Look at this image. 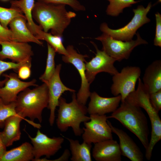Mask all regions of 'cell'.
<instances>
[{"instance_id": "d6986e66", "label": "cell", "mask_w": 161, "mask_h": 161, "mask_svg": "<svg viewBox=\"0 0 161 161\" xmlns=\"http://www.w3.org/2000/svg\"><path fill=\"white\" fill-rule=\"evenodd\" d=\"M92 156L97 161H121L122 160L119 143L113 139L94 144Z\"/></svg>"}, {"instance_id": "52a82bcc", "label": "cell", "mask_w": 161, "mask_h": 161, "mask_svg": "<svg viewBox=\"0 0 161 161\" xmlns=\"http://www.w3.org/2000/svg\"><path fill=\"white\" fill-rule=\"evenodd\" d=\"M136 35L137 38L136 40L128 41L115 39L104 33L95 39L102 43L103 50L116 61L120 62L128 59L133 50L137 46L148 44L147 42L143 39L138 32Z\"/></svg>"}, {"instance_id": "6da1fadb", "label": "cell", "mask_w": 161, "mask_h": 161, "mask_svg": "<svg viewBox=\"0 0 161 161\" xmlns=\"http://www.w3.org/2000/svg\"><path fill=\"white\" fill-rule=\"evenodd\" d=\"M65 5L37 1L32 11V18L42 30L55 35L62 37L63 33L75 17V13L67 11Z\"/></svg>"}, {"instance_id": "7402d4cb", "label": "cell", "mask_w": 161, "mask_h": 161, "mask_svg": "<svg viewBox=\"0 0 161 161\" xmlns=\"http://www.w3.org/2000/svg\"><path fill=\"white\" fill-rule=\"evenodd\" d=\"M66 139L69 143L72 161H91V150L92 145L83 142L80 144L79 140L66 137L61 134Z\"/></svg>"}, {"instance_id": "f1b7e54d", "label": "cell", "mask_w": 161, "mask_h": 161, "mask_svg": "<svg viewBox=\"0 0 161 161\" xmlns=\"http://www.w3.org/2000/svg\"><path fill=\"white\" fill-rule=\"evenodd\" d=\"M18 115L16 110L15 102L6 104L0 100V128L4 127L5 120L9 117Z\"/></svg>"}, {"instance_id": "4fadbf2b", "label": "cell", "mask_w": 161, "mask_h": 161, "mask_svg": "<svg viewBox=\"0 0 161 161\" xmlns=\"http://www.w3.org/2000/svg\"><path fill=\"white\" fill-rule=\"evenodd\" d=\"M61 64H59L55 67V71L47 84L48 87L49 102L47 108L50 111L49 119V125L52 126L55 119V110L58 106L59 100L62 94L69 91L75 92L74 89L65 86L61 80L60 73Z\"/></svg>"}, {"instance_id": "8fae6325", "label": "cell", "mask_w": 161, "mask_h": 161, "mask_svg": "<svg viewBox=\"0 0 161 161\" xmlns=\"http://www.w3.org/2000/svg\"><path fill=\"white\" fill-rule=\"evenodd\" d=\"M92 44L95 48V56L85 64L86 75L90 84L95 80L96 75L101 72H105L113 75L119 72L114 66L116 60L109 56L103 50H100L93 42Z\"/></svg>"}, {"instance_id": "7a4b0ae2", "label": "cell", "mask_w": 161, "mask_h": 161, "mask_svg": "<svg viewBox=\"0 0 161 161\" xmlns=\"http://www.w3.org/2000/svg\"><path fill=\"white\" fill-rule=\"evenodd\" d=\"M108 119L114 118L134 134L145 149L149 143L150 133L147 119L141 108L125 100Z\"/></svg>"}, {"instance_id": "4dcf8cb0", "label": "cell", "mask_w": 161, "mask_h": 161, "mask_svg": "<svg viewBox=\"0 0 161 161\" xmlns=\"http://www.w3.org/2000/svg\"><path fill=\"white\" fill-rule=\"evenodd\" d=\"M29 61L16 63L13 61H5L0 59V78L3 72L7 70L12 69L17 72L18 69L21 65ZM6 80V78L2 80H1L0 79V88L4 85Z\"/></svg>"}, {"instance_id": "8d00e7d4", "label": "cell", "mask_w": 161, "mask_h": 161, "mask_svg": "<svg viewBox=\"0 0 161 161\" xmlns=\"http://www.w3.org/2000/svg\"><path fill=\"white\" fill-rule=\"evenodd\" d=\"M161 2V0H158V1L157 2V3H160V2Z\"/></svg>"}, {"instance_id": "ffe728a7", "label": "cell", "mask_w": 161, "mask_h": 161, "mask_svg": "<svg viewBox=\"0 0 161 161\" xmlns=\"http://www.w3.org/2000/svg\"><path fill=\"white\" fill-rule=\"evenodd\" d=\"M25 17H19L13 19L9 26L13 35V41L16 42L35 43L42 45L43 43L38 39L28 28Z\"/></svg>"}, {"instance_id": "484cf974", "label": "cell", "mask_w": 161, "mask_h": 161, "mask_svg": "<svg viewBox=\"0 0 161 161\" xmlns=\"http://www.w3.org/2000/svg\"><path fill=\"white\" fill-rule=\"evenodd\" d=\"M47 55L45 71L39 79L44 83L47 84L53 74L55 69V57L56 52L54 49L47 43Z\"/></svg>"}, {"instance_id": "8992f818", "label": "cell", "mask_w": 161, "mask_h": 161, "mask_svg": "<svg viewBox=\"0 0 161 161\" xmlns=\"http://www.w3.org/2000/svg\"><path fill=\"white\" fill-rule=\"evenodd\" d=\"M152 7L151 2L149 3L145 8L140 5L137 8L133 9L134 15L131 21L124 27L116 30L109 28L107 24L104 22L100 26V30L115 39L128 41L132 40L137 30L144 24L149 22L150 20L147 15Z\"/></svg>"}, {"instance_id": "f35d334b", "label": "cell", "mask_w": 161, "mask_h": 161, "mask_svg": "<svg viewBox=\"0 0 161 161\" xmlns=\"http://www.w3.org/2000/svg\"><path fill=\"white\" fill-rule=\"evenodd\" d=\"M0 100H1V98H0Z\"/></svg>"}, {"instance_id": "d6a6232c", "label": "cell", "mask_w": 161, "mask_h": 161, "mask_svg": "<svg viewBox=\"0 0 161 161\" xmlns=\"http://www.w3.org/2000/svg\"><path fill=\"white\" fill-rule=\"evenodd\" d=\"M156 28L154 45L161 47V15L158 12L155 14Z\"/></svg>"}, {"instance_id": "4316f807", "label": "cell", "mask_w": 161, "mask_h": 161, "mask_svg": "<svg viewBox=\"0 0 161 161\" xmlns=\"http://www.w3.org/2000/svg\"><path fill=\"white\" fill-rule=\"evenodd\" d=\"M109 2L106 12V14L112 16H117L122 13L125 8L136 4L139 1L134 0H107Z\"/></svg>"}, {"instance_id": "44dd1931", "label": "cell", "mask_w": 161, "mask_h": 161, "mask_svg": "<svg viewBox=\"0 0 161 161\" xmlns=\"http://www.w3.org/2000/svg\"><path fill=\"white\" fill-rule=\"evenodd\" d=\"M142 82L149 94L161 89V61H155L145 71Z\"/></svg>"}, {"instance_id": "1f68e13d", "label": "cell", "mask_w": 161, "mask_h": 161, "mask_svg": "<svg viewBox=\"0 0 161 161\" xmlns=\"http://www.w3.org/2000/svg\"><path fill=\"white\" fill-rule=\"evenodd\" d=\"M31 61H30L24 63L18 69L17 72L20 79L26 80L30 77L31 75Z\"/></svg>"}, {"instance_id": "603a6c76", "label": "cell", "mask_w": 161, "mask_h": 161, "mask_svg": "<svg viewBox=\"0 0 161 161\" xmlns=\"http://www.w3.org/2000/svg\"><path fill=\"white\" fill-rule=\"evenodd\" d=\"M34 158L32 145L25 142L16 148L7 151L1 161H29Z\"/></svg>"}, {"instance_id": "ac0fdd59", "label": "cell", "mask_w": 161, "mask_h": 161, "mask_svg": "<svg viewBox=\"0 0 161 161\" xmlns=\"http://www.w3.org/2000/svg\"><path fill=\"white\" fill-rule=\"evenodd\" d=\"M23 120L38 129L41 127L40 124L24 118L18 115L9 117L5 121L3 131L0 132L2 139L7 147L11 146L14 142L20 139L21 134L20 124Z\"/></svg>"}, {"instance_id": "5b68a950", "label": "cell", "mask_w": 161, "mask_h": 161, "mask_svg": "<svg viewBox=\"0 0 161 161\" xmlns=\"http://www.w3.org/2000/svg\"><path fill=\"white\" fill-rule=\"evenodd\" d=\"M137 88L126 97L125 100L144 109L146 112L151 125L150 141L145 150V157L150 160L156 144L161 139V120L157 112L152 106L149 100V93L145 87L140 78L138 79Z\"/></svg>"}, {"instance_id": "277c9868", "label": "cell", "mask_w": 161, "mask_h": 161, "mask_svg": "<svg viewBox=\"0 0 161 161\" xmlns=\"http://www.w3.org/2000/svg\"><path fill=\"white\" fill-rule=\"evenodd\" d=\"M72 101L68 103L64 98H60L56 125L62 132L71 127L75 135L80 136L83 132L80 127L81 123L89 121L90 118L86 115L87 107L78 101L75 92H72Z\"/></svg>"}, {"instance_id": "83f0119b", "label": "cell", "mask_w": 161, "mask_h": 161, "mask_svg": "<svg viewBox=\"0 0 161 161\" xmlns=\"http://www.w3.org/2000/svg\"><path fill=\"white\" fill-rule=\"evenodd\" d=\"M19 17H25L19 9L13 7L6 8L0 6V23L4 27L8 28L10 22Z\"/></svg>"}, {"instance_id": "ba28073f", "label": "cell", "mask_w": 161, "mask_h": 161, "mask_svg": "<svg viewBox=\"0 0 161 161\" xmlns=\"http://www.w3.org/2000/svg\"><path fill=\"white\" fill-rule=\"evenodd\" d=\"M141 73V69L138 66L123 67L120 72L113 75L111 87L112 94L115 96L120 95L121 102H124L129 95L135 90L136 83Z\"/></svg>"}, {"instance_id": "836d02e7", "label": "cell", "mask_w": 161, "mask_h": 161, "mask_svg": "<svg viewBox=\"0 0 161 161\" xmlns=\"http://www.w3.org/2000/svg\"><path fill=\"white\" fill-rule=\"evenodd\" d=\"M149 100L152 106L159 112L161 109V89L149 94Z\"/></svg>"}, {"instance_id": "e0dca14e", "label": "cell", "mask_w": 161, "mask_h": 161, "mask_svg": "<svg viewBox=\"0 0 161 161\" xmlns=\"http://www.w3.org/2000/svg\"><path fill=\"white\" fill-rule=\"evenodd\" d=\"M107 121L112 132L119 138L121 155L131 161H143V154L132 139L124 131L113 126L108 120Z\"/></svg>"}, {"instance_id": "30bf717a", "label": "cell", "mask_w": 161, "mask_h": 161, "mask_svg": "<svg viewBox=\"0 0 161 161\" xmlns=\"http://www.w3.org/2000/svg\"><path fill=\"white\" fill-rule=\"evenodd\" d=\"M67 54L63 55L62 60L64 62L72 64L77 70L80 77V87L76 95L78 101L84 105L86 104L89 97L90 84L88 82L86 75L85 58L88 57L86 55L78 53L72 45L68 46L66 48Z\"/></svg>"}, {"instance_id": "74e56055", "label": "cell", "mask_w": 161, "mask_h": 161, "mask_svg": "<svg viewBox=\"0 0 161 161\" xmlns=\"http://www.w3.org/2000/svg\"><path fill=\"white\" fill-rule=\"evenodd\" d=\"M1 0L3 1H9L10 0Z\"/></svg>"}, {"instance_id": "e575fe53", "label": "cell", "mask_w": 161, "mask_h": 161, "mask_svg": "<svg viewBox=\"0 0 161 161\" xmlns=\"http://www.w3.org/2000/svg\"><path fill=\"white\" fill-rule=\"evenodd\" d=\"M13 41L11 30L3 27L0 23V42Z\"/></svg>"}, {"instance_id": "d590c367", "label": "cell", "mask_w": 161, "mask_h": 161, "mask_svg": "<svg viewBox=\"0 0 161 161\" xmlns=\"http://www.w3.org/2000/svg\"><path fill=\"white\" fill-rule=\"evenodd\" d=\"M6 147L2 139L0 132V161L7 151Z\"/></svg>"}, {"instance_id": "5bb4252c", "label": "cell", "mask_w": 161, "mask_h": 161, "mask_svg": "<svg viewBox=\"0 0 161 161\" xmlns=\"http://www.w3.org/2000/svg\"><path fill=\"white\" fill-rule=\"evenodd\" d=\"M3 75L6 80L4 85L0 88V97L6 104L15 102L19 93L26 88L38 86L35 79L29 81H23L16 73L4 74Z\"/></svg>"}, {"instance_id": "9c48e42d", "label": "cell", "mask_w": 161, "mask_h": 161, "mask_svg": "<svg viewBox=\"0 0 161 161\" xmlns=\"http://www.w3.org/2000/svg\"><path fill=\"white\" fill-rule=\"evenodd\" d=\"M90 120L84 123L82 134L83 141L94 144L113 139L112 131L107 122L106 115H90Z\"/></svg>"}, {"instance_id": "f546056e", "label": "cell", "mask_w": 161, "mask_h": 161, "mask_svg": "<svg viewBox=\"0 0 161 161\" xmlns=\"http://www.w3.org/2000/svg\"><path fill=\"white\" fill-rule=\"evenodd\" d=\"M45 3L67 5L76 11H84L85 7L77 0H37Z\"/></svg>"}, {"instance_id": "9a60e30c", "label": "cell", "mask_w": 161, "mask_h": 161, "mask_svg": "<svg viewBox=\"0 0 161 161\" xmlns=\"http://www.w3.org/2000/svg\"><path fill=\"white\" fill-rule=\"evenodd\" d=\"M0 59L8 58L16 63L31 61L33 53L28 43L7 41L0 42Z\"/></svg>"}, {"instance_id": "3957f363", "label": "cell", "mask_w": 161, "mask_h": 161, "mask_svg": "<svg viewBox=\"0 0 161 161\" xmlns=\"http://www.w3.org/2000/svg\"><path fill=\"white\" fill-rule=\"evenodd\" d=\"M35 87L27 88L19 93L15 101L16 110L24 118L27 117L33 122L37 119L41 123L43 111L48 106V87L45 83Z\"/></svg>"}, {"instance_id": "d4e9b609", "label": "cell", "mask_w": 161, "mask_h": 161, "mask_svg": "<svg viewBox=\"0 0 161 161\" xmlns=\"http://www.w3.org/2000/svg\"><path fill=\"white\" fill-rule=\"evenodd\" d=\"M36 37L39 40L47 42L58 54L65 55L67 54L66 48L62 42V37L52 34L44 31L41 28L38 29L36 32Z\"/></svg>"}, {"instance_id": "7c38bea8", "label": "cell", "mask_w": 161, "mask_h": 161, "mask_svg": "<svg viewBox=\"0 0 161 161\" xmlns=\"http://www.w3.org/2000/svg\"><path fill=\"white\" fill-rule=\"evenodd\" d=\"M32 144L34 158L32 161L45 156L47 158L54 155L62 148L64 138L62 137L50 138L38 129L34 137L28 134Z\"/></svg>"}, {"instance_id": "cb8c5ba5", "label": "cell", "mask_w": 161, "mask_h": 161, "mask_svg": "<svg viewBox=\"0 0 161 161\" xmlns=\"http://www.w3.org/2000/svg\"><path fill=\"white\" fill-rule=\"evenodd\" d=\"M10 3L11 7L18 8L22 12L27 21L28 28L35 35L36 31L41 28L34 22L33 19L32 13L35 3V0H14Z\"/></svg>"}, {"instance_id": "2e32d148", "label": "cell", "mask_w": 161, "mask_h": 161, "mask_svg": "<svg viewBox=\"0 0 161 161\" xmlns=\"http://www.w3.org/2000/svg\"><path fill=\"white\" fill-rule=\"evenodd\" d=\"M89 97L90 101L87 107L89 115H103L112 113L119 107L121 100L120 95L106 97L100 96L95 92H91Z\"/></svg>"}]
</instances>
